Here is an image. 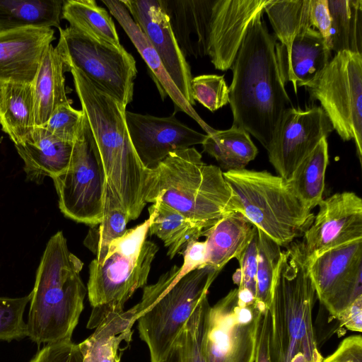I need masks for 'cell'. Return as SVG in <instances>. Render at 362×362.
<instances>
[{
    "mask_svg": "<svg viewBox=\"0 0 362 362\" xmlns=\"http://www.w3.org/2000/svg\"><path fill=\"white\" fill-rule=\"evenodd\" d=\"M263 13L252 22L231 66L229 104L233 126L255 136L267 150L284 111L291 101L277 64V38Z\"/></svg>",
    "mask_w": 362,
    "mask_h": 362,
    "instance_id": "cell-1",
    "label": "cell"
},
{
    "mask_svg": "<svg viewBox=\"0 0 362 362\" xmlns=\"http://www.w3.org/2000/svg\"><path fill=\"white\" fill-rule=\"evenodd\" d=\"M103 164L106 182L129 221L147 204L150 169L140 160L132 143L126 108L76 69H69Z\"/></svg>",
    "mask_w": 362,
    "mask_h": 362,
    "instance_id": "cell-2",
    "label": "cell"
},
{
    "mask_svg": "<svg viewBox=\"0 0 362 362\" xmlns=\"http://www.w3.org/2000/svg\"><path fill=\"white\" fill-rule=\"evenodd\" d=\"M83 263L68 248L62 231L48 240L30 292L27 337L40 345L71 339L83 310L87 289Z\"/></svg>",
    "mask_w": 362,
    "mask_h": 362,
    "instance_id": "cell-3",
    "label": "cell"
},
{
    "mask_svg": "<svg viewBox=\"0 0 362 362\" xmlns=\"http://www.w3.org/2000/svg\"><path fill=\"white\" fill-rule=\"evenodd\" d=\"M317 296L299 242L281 250L272 301L270 352L273 362H321L313 325Z\"/></svg>",
    "mask_w": 362,
    "mask_h": 362,
    "instance_id": "cell-4",
    "label": "cell"
},
{
    "mask_svg": "<svg viewBox=\"0 0 362 362\" xmlns=\"http://www.w3.org/2000/svg\"><path fill=\"white\" fill-rule=\"evenodd\" d=\"M231 197L221 168L194 147L169 153L150 171L146 202L158 199L204 230L233 213Z\"/></svg>",
    "mask_w": 362,
    "mask_h": 362,
    "instance_id": "cell-5",
    "label": "cell"
},
{
    "mask_svg": "<svg viewBox=\"0 0 362 362\" xmlns=\"http://www.w3.org/2000/svg\"><path fill=\"white\" fill-rule=\"evenodd\" d=\"M219 272L205 266L182 276L180 267L174 265L155 284L143 288L141 300L132 309L151 362L167 355Z\"/></svg>",
    "mask_w": 362,
    "mask_h": 362,
    "instance_id": "cell-6",
    "label": "cell"
},
{
    "mask_svg": "<svg viewBox=\"0 0 362 362\" xmlns=\"http://www.w3.org/2000/svg\"><path fill=\"white\" fill-rule=\"evenodd\" d=\"M156 211L153 203L146 220L112 240L100 263L95 259L91 261L86 288L93 308L88 329H94L109 313L124 310L135 291L146 286L158 251L156 243L146 240Z\"/></svg>",
    "mask_w": 362,
    "mask_h": 362,
    "instance_id": "cell-7",
    "label": "cell"
},
{
    "mask_svg": "<svg viewBox=\"0 0 362 362\" xmlns=\"http://www.w3.org/2000/svg\"><path fill=\"white\" fill-rule=\"evenodd\" d=\"M223 176L232 194V212L240 213L281 247L303 237L312 224V210L281 177L245 168L226 171Z\"/></svg>",
    "mask_w": 362,
    "mask_h": 362,
    "instance_id": "cell-8",
    "label": "cell"
},
{
    "mask_svg": "<svg viewBox=\"0 0 362 362\" xmlns=\"http://www.w3.org/2000/svg\"><path fill=\"white\" fill-rule=\"evenodd\" d=\"M311 100H317L333 129L344 141L354 140L362 163V54L342 51L304 84Z\"/></svg>",
    "mask_w": 362,
    "mask_h": 362,
    "instance_id": "cell-9",
    "label": "cell"
},
{
    "mask_svg": "<svg viewBox=\"0 0 362 362\" xmlns=\"http://www.w3.org/2000/svg\"><path fill=\"white\" fill-rule=\"evenodd\" d=\"M59 30L55 48L67 71L78 69L126 108L133 100L137 75L133 56L123 46L100 42L70 26Z\"/></svg>",
    "mask_w": 362,
    "mask_h": 362,
    "instance_id": "cell-10",
    "label": "cell"
},
{
    "mask_svg": "<svg viewBox=\"0 0 362 362\" xmlns=\"http://www.w3.org/2000/svg\"><path fill=\"white\" fill-rule=\"evenodd\" d=\"M266 310L238 288L211 306L204 339L206 361L254 362L259 321Z\"/></svg>",
    "mask_w": 362,
    "mask_h": 362,
    "instance_id": "cell-11",
    "label": "cell"
},
{
    "mask_svg": "<svg viewBox=\"0 0 362 362\" xmlns=\"http://www.w3.org/2000/svg\"><path fill=\"white\" fill-rule=\"evenodd\" d=\"M52 180L66 217L90 226L100 223L107 182L86 115L68 167Z\"/></svg>",
    "mask_w": 362,
    "mask_h": 362,
    "instance_id": "cell-12",
    "label": "cell"
},
{
    "mask_svg": "<svg viewBox=\"0 0 362 362\" xmlns=\"http://www.w3.org/2000/svg\"><path fill=\"white\" fill-rule=\"evenodd\" d=\"M307 264L317 298L332 318L362 296V239L327 250Z\"/></svg>",
    "mask_w": 362,
    "mask_h": 362,
    "instance_id": "cell-13",
    "label": "cell"
},
{
    "mask_svg": "<svg viewBox=\"0 0 362 362\" xmlns=\"http://www.w3.org/2000/svg\"><path fill=\"white\" fill-rule=\"evenodd\" d=\"M333 130L320 106L305 110L288 107L267 150L278 175L288 180L300 163Z\"/></svg>",
    "mask_w": 362,
    "mask_h": 362,
    "instance_id": "cell-14",
    "label": "cell"
},
{
    "mask_svg": "<svg viewBox=\"0 0 362 362\" xmlns=\"http://www.w3.org/2000/svg\"><path fill=\"white\" fill-rule=\"evenodd\" d=\"M303 236L300 249L308 262L330 249L362 239V199L353 192L322 199Z\"/></svg>",
    "mask_w": 362,
    "mask_h": 362,
    "instance_id": "cell-15",
    "label": "cell"
},
{
    "mask_svg": "<svg viewBox=\"0 0 362 362\" xmlns=\"http://www.w3.org/2000/svg\"><path fill=\"white\" fill-rule=\"evenodd\" d=\"M125 121L136 154L150 170L169 153L202 144L206 137L181 122L175 115L160 117L126 110Z\"/></svg>",
    "mask_w": 362,
    "mask_h": 362,
    "instance_id": "cell-16",
    "label": "cell"
},
{
    "mask_svg": "<svg viewBox=\"0 0 362 362\" xmlns=\"http://www.w3.org/2000/svg\"><path fill=\"white\" fill-rule=\"evenodd\" d=\"M158 53L173 82L184 98L195 105L191 89V68L172 30L160 0H121Z\"/></svg>",
    "mask_w": 362,
    "mask_h": 362,
    "instance_id": "cell-17",
    "label": "cell"
},
{
    "mask_svg": "<svg viewBox=\"0 0 362 362\" xmlns=\"http://www.w3.org/2000/svg\"><path fill=\"white\" fill-rule=\"evenodd\" d=\"M269 0H214L208 56L216 69H230L252 22Z\"/></svg>",
    "mask_w": 362,
    "mask_h": 362,
    "instance_id": "cell-18",
    "label": "cell"
},
{
    "mask_svg": "<svg viewBox=\"0 0 362 362\" xmlns=\"http://www.w3.org/2000/svg\"><path fill=\"white\" fill-rule=\"evenodd\" d=\"M55 39L49 28L0 32V83H32L47 47Z\"/></svg>",
    "mask_w": 362,
    "mask_h": 362,
    "instance_id": "cell-19",
    "label": "cell"
},
{
    "mask_svg": "<svg viewBox=\"0 0 362 362\" xmlns=\"http://www.w3.org/2000/svg\"><path fill=\"white\" fill-rule=\"evenodd\" d=\"M110 13L116 18L132 42L145 61L163 99L169 97L173 103L175 112H183L195 120L201 127L211 133L214 129L199 116L193 107L184 98L166 71L160 58L139 26L134 21L121 1L102 0Z\"/></svg>",
    "mask_w": 362,
    "mask_h": 362,
    "instance_id": "cell-20",
    "label": "cell"
},
{
    "mask_svg": "<svg viewBox=\"0 0 362 362\" xmlns=\"http://www.w3.org/2000/svg\"><path fill=\"white\" fill-rule=\"evenodd\" d=\"M276 54L281 80L291 82L296 94L298 86L312 81L332 59L331 49L314 28L296 36L288 50L276 42Z\"/></svg>",
    "mask_w": 362,
    "mask_h": 362,
    "instance_id": "cell-21",
    "label": "cell"
},
{
    "mask_svg": "<svg viewBox=\"0 0 362 362\" xmlns=\"http://www.w3.org/2000/svg\"><path fill=\"white\" fill-rule=\"evenodd\" d=\"M185 57L208 56L214 0H160Z\"/></svg>",
    "mask_w": 362,
    "mask_h": 362,
    "instance_id": "cell-22",
    "label": "cell"
},
{
    "mask_svg": "<svg viewBox=\"0 0 362 362\" xmlns=\"http://www.w3.org/2000/svg\"><path fill=\"white\" fill-rule=\"evenodd\" d=\"M14 146L24 163L27 179L41 184L45 177L54 178L66 169L74 143L55 137L42 127H35L23 143Z\"/></svg>",
    "mask_w": 362,
    "mask_h": 362,
    "instance_id": "cell-23",
    "label": "cell"
},
{
    "mask_svg": "<svg viewBox=\"0 0 362 362\" xmlns=\"http://www.w3.org/2000/svg\"><path fill=\"white\" fill-rule=\"evenodd\" d=\"M132 308L105 315L94 332L78 344L83 362H121L123 342L129 344L136 322Z\"/></svg>",
    "mask_w": 362,
    "mask_h": 362,
    "instance_id": "cell-24",
    "label": "cell"
},
{
    "mask_svg": "<svg viewBox=\"0 0 362 362\" xmlns=\"http://www.w3.org/2000/svg\"><path fill=\"white\" fill-rule=\"evenodd\" d=\"M256 228L240 213L233 212L204 230L206 266L221 272L230 259L239 257Z\"/></svg>",
    "mask_w": 362,
    "mask_h": 362,
    "instance_id": "cell-25",
    "label": "cell"
},
{
    "mask_svg": "<svg viewBox=\"0 0 362 362\" xmlns=\"http://www.w3.org/2000/svg\"><path fill=\"white\" fill-rule=\"evenodd\" d=\"M66 71H68L62 57L51 44L31 83L36 127L45 124L57 106L71 103L65 86Z\"/></svg>",
    "mask_w": 362,
    "mask_h": 362,
    "instance_id": "cell-26",
    "label": "cell"
},
{
    "mask_svg": "<svg viewBox=\"0 0 362 362\" xmlns=\"http://www.w3.org/2000/svg\"><path fill=\"white\" fill-rule=\"evenodd\" d=\"M0 125L14 145L23 143L34 131L31 83H0Z\"/></svg>",
    "mask_w": 362,
    "mask_h": 362,
    "instance_id": "cell-27",
    "label": "cell"
},
{
    "mask_svg": "<svg viewBox=\"0 0 362 362\" xmlns=\"http://www.w3.org/2000/svg\"><path fill=\"white\" fill-rule=\"evenodd\" d=\"M63 0H0V32L60 28Z\"/></svg>",
    "mask_w": 362,
    "mask_h": 362,
    "instance_id": "cell-28",
    "label": "cell"
},
{
    "mask_svg": "<svg viewBox=\"0 0 362 362\" xmlns=\"http://www.w3.org/2000/svg\"><path fill=\"white\" fill-rule=\"evenodd\" d=\"M202 145L204 151L226 171L245 168L258 153L250 134L233 125L226 130L214 129L206 134Z\"/></svg>",
    "mask_w": 362,
    "mask_h": 362,
    "instance_id": "cell-29",
    "label": "cell"
},
{
    "mask_svg": "<svg viewBox=\"0 0 362 362\" xmlns=\"http://www.w3.org/2000/svg\"><path fill=\"white\" fill-rule=\"evenodd\" d=\"M328 163V143L327 138H324L300 163L287 180L296 196L310 210L318 206L323 199Z\"/></svg>",
    "mask_w": 362,
    "mask_h": 362,
    "instance_id": "cell-30",
    "label": "cell"
},
{
    "mask_svg": "<svg viewBox=\"0 0 362 362\" xmlns=\"http://www.w3.org/2000/svg\"><path fill=\"white\" fill-rule=\"evenodd\" d=\"M62 18L71 28L100 42L122 46L112 17L94 0L64 1Z\"/></svg>",
    "mask_w": 362,
    "mask_h": 362,
    "instance_id": "cell-31",
    "label": "cell"
},
{
    "mask_svg": "<svg viewBox=\"0 0 362 362\" xmlns=\"http://www.w3.org/2000/svg\"><path fill=\"white\" fill-rule=\"evenodd\" d=\"M156 211L148 233L160 238L168 247L167 255L173 259L182 254L192 242L199 240L204 230L182 214L156 199Z\"/></svg>",
    "mask_w": 362,
    "mask_h": 362,
    "instance_id": "cell-32",
    "label": "cell"
},
{
    "mask_svg": "<svg viewBox=\"0 0 362 362\" xmlns=\"http://www.w3.org/2000/svg\"><path fill=\"white\" fill-rule=\"evenodd\" d=\"M331 17L329 47L362 54V1L327 0Z\"/></svg>",
    "mask_w": 362,
    "mask_h": 362,
    "instance_id": "cell-33",
    "label": "cell"
},
{
    "mask_svg": "<svg viewBox=\"0 0 362 362\" xmlns=\"http://www.w3.org/2000/svg\"><path fill=\"white\" fill-rule=\"evenodd\" d=\"M313 0H269L264 8L274 35L288 50L293 39L313 28Z\"/></svg>",
    "mask_w": 362,
    "mask_h": 362,
    "instance_id": "cell-34",
    "label": "cell"
},
{
    "mask_svg": "<svg viewBox=\"0 0 362 362\" xmlns=\"http://www.w3.org/2000/svg\"><path fill=\"white\" fill-rule=\"evenodd\" d=\"M129 221L119 200L106 183L102 220L100 223L90 226L83 242L95 255L97 262L100 263L104 259L111 242L124 234Z\"/></svg>",
    "mask_w": 362,
    "mask_h": 362,
    "instance_id": "cell-35",
    "label": "cell"
},
{
    "mask_svg": "<svg viewBox=\"0 0 362 362\" xmlns=\"http://www.w3.org/2000/svg\"><path fill=\"white\" fill-rule=\"evenodd\" d=\"M257 267L256 273V301L269 308L274 276L281 257V246L257 229Z\"/></svg>",
    "mask_w": 362,
    "mask_h": 362,
    "instance_id": "cell-36",
    "label": "cell"
},
{
    "mask_svg": "<svg viewBox=\"0 0 362 362\" xmlns=\"http://www.w3.org/2000/svg\"><path fill=\"white\" fill-rule=\"evenodd\" d=\"M210 307L208 298L205 296L194 309L178 336L181 362H207L204 339Z\"/></svg>",
    "mask_w": 362,
    "mask_h": 362,
    "instance_id": "cell-37",
    "label": "cell"
},
{
    "mask_svg": "<svg viewBox=\"0 0 362 362\" xmlns=\"http://www.w3.org/2000/svg\"><path fill=\"white\" fill-rule=\"evenodd\" d=\"M31 298L30 293L18 298L0 296V340L11 341L27 337L24 312Z\"/></svg>",
    "mask_w": 362,
    "mask_h": 362,
    "instance_id": "cell-38",
    "label": "cell"
},
{
    "mask_svg": "<svg viewBox=\"0 0 362 362\" xmlns=\"http://www.w3.org/2000/svg\"><path fill=\"white\" fill-rule=\"evenodd\" d=\"M191 89L193 99L211 112L229 103V87L223 76L202 74L192 78Z\"/></svg>",
    "mask_w": 362,
    "mask_h": 362,
    "instance_id": "cell-39",
    "label": "cell"
},
{
    "mask_svg": "<svg viewBox=\"0 0 362 362\" xmlns=\"http://www.w3.org/2000/svg\"><path fill=\"white\" fill-rule=\"evenodd\" d=\"M85 118V112L74 109L71 103L62 104L52 112L42 127L55 137L69 143L76 139Z\"/></svg>",
    "mask_w": 362,
    "mask_h": 362,
    "instance_id": "cell-40",
    "label": "cell"
},
{
    "mask_svg": "<svg viewBox=\"0 0 362 362\" xmlns=\"http://www.w3.org/2000/svg\"><path fill=\"white\" fill-rule=\"evenodd\" d=\"M257 228L249 244L237 259L240 268L233 275V281L238 288L250 293L255 298L256 293V273L257 267Z\"/></svg>",
    "mask_w": 362,
    "mask_h": 362,
    "instance_id": "cell-41",
    "label": "cell"
},
{
    "mask_svg": "<svg viewBox=\"0 0 362 362\" xmlns=\"http://www.w3.org/2000/svg\"><path fill=\"white\" fill-rule=\"evenodd\" d=\"M30 362H83L78 344L71 339L46 344Z\"/></svg>",
    "mask_w": 362,
    "mask_h": 362,
    "instance_id": "cell-42",
    "label": "cell"
},
{
    "mask_svg": "<svg viewBox=\"0 0 362 362\" xmlns=\"http://www.w3.org/2000/svg\"><path fill=\"white\" fill-rule=\"evenodd\" d=\"M321 362H362V337L361 334L344 339L337 349Z\"/></svg>",
    "mask_w": 362,
    "mask_h": 362,
    "instance_id": "cell-43",
    "label": "cell"
},
{
    "mask_svg": "<svg viewBox=\"0 0 362 362\" xmlns=\"http://www.w3.org/2000/svg\"><path fill=\"white\" fill-rule=\"evenodd\" d=\"M271 315L264 310L259 321L254 362H273L270 352Z\"/></svg>",
    "mask_w": 362,
    "mask_h": 362,
    "instance_id": "cell-44",
    "label": "cell"
},
{
    "mask_svg": "<svg viewBox=\"0 0 362 362\" xmlns=\"http://www.w3.org/2000/svg\"><path fill=\"white\" fill-rule=\"evenodd\" d=\"M313 28L322 36L328 47L331 37V17L327 0H313Z\"/></svg>",
    "mask_w": 362,
    "mask_h": 362,
    "instance_id": "cell-45",
    "label": "cell"
},
{
    "mask_svg": "<svg viewBox=\"0 0 362 362\" xmlns=\"http://www.w3.org/2000/svg\"><path fill=\"white\" fill-rule=\"evenodd\" d=\"M341 327L361 333L362 332V296L358 298L337 317Z\"/></svg>",
    "mask_w": 362,
    "mask_h": 362,
    "instance_id": "cell-46",
    "label": "cell"
},
{
    "mask_svg": "<svg viewBox=\"0 0 362 362\" xmlns=\"http://www.w3.org/2000/svg\"><path fill=\"white\" fill-rule=\"evenodd\" d=\"M158 362H181L180 345L178 337L167 355Z\"/></svg>",
    "mask_w": 362,
    "mask_h": 362,
    "instance_id": "cell-47",
    "label": "cell"
}]
</instances>
